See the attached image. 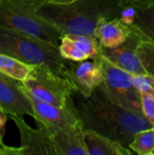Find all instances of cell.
Returning a JSON list of instances; mask_svg holds the SVG:
<instances>
[{
  "mask_svg": "<svg viewBox=\"0 0 154 155\" xmlns=\"http://www.w3.org/2000/svg\"><path fill=\"white\" fill-rule=\"evenodd\" d=\"M84 140L89 155H132L134 153L120 142L93 130L84 131Z\"/></svg>",
  "mask_w": 154,
  "mask_h": 155,
  "instance_id": "15",
  "label": "cell"
},
{
  "mask_svg": "<svg viewBox=\"0 0 154 155\" xmlns=\"http://www.w3.org/2000/svg\"><path fill=\"white\" fill-rule=\"evenodd\" d=\"M118 17L130 27L133 25L136 17V9L130 5H121Z\"/></svg>",
  "mask_w": 154,
  "mask_h": 155,
  "instance_id": "21",
  "label": "cell"
},
{
  "mask_svg": "<svg viewBox=\"0 0 154 155\" xmlns=\"http://www.w3.org/2000/svg\"><path fill=\"white\" fill-rule=\"evenodd\" d=\"M0 104L5 112L19 116L35 117L34 108L26 96L22 83L0 72Z\"/></svg>",
  "mask_w": 154,
  "mask_h": 155,
  "instance_id": "11",
  "label": "cell"
},
{
  "mask_svg": "<svg viewBox=\"0 0 154 155\" xmlns=\"http://www.w3.org/2000/svg\"><path fill=\"white\" fill-rule=\"evenodd\" d=\"M64 76L72 83L75 92L85 98L90 96L104 81L103 69L99 55L80 62L71 61Z\"/></svg>",
  "mask_w": 154,
  "mask_h": 155,
  "instance_id": "7",
  "label": "cell"
},
{
  "mask_svg": "<svg viewBox=\"0 0 154 155\" xmlns=\"http://www.w3.org/2000/svg\"><path fill=\"white\" fill-rule=\"evenodd\" d=\"M137 53L147 74L154 79V42L140 37Z\"/></svg>",
  "mask_w": 154,
  "mask_h": 155,
  "instance_id": "19",
  "label": "cell"
},
{
  "mask_svg": "<svg viewBox=\"0 0 154 155\" xmlns=\"http://www.w3.org/2000/svg\"><path fill=\"white\" fill-rule=\"evenodd\" d=\"M120 0H75L73 3L41 4L36 12L64 34L93 35L102 18L118 17Z\"/></svg>",
  "mask_w": 154,
  "mask_h": 155,
  "instance_id": "2",
  "label": "cell"
},
{
  "mask_svg": "<svg viewBox=\"0 0 154 155\" xmlns=\"http://www.w3.org/2000/svg\"><path fill=\"white\" fill-rule=\"evenodd\" d=\"M144 1H148V0H120V3L121 5H134Z\"/></svg>",
  "mask_w": 154,
  "mask_h": 155,
  "instance_id": "25",
  "label": "cell"
},
{
  "mask_svg": "<svg viewBox=\"0 0 154 155\" xmlns=\"http://www.w3.org/2000/svg\"><path fill=\"white\" fill-rule=\"evenodd\" d=\"M40 5L44 3H48V4H62V5H66L73 3L75 0H36Z\"/></svg>",
  "mask_w": 154,
  "mask_h": 155,
  "instance_id": "24",
  "label": "cell"
},
{
  "mask_svg": "<svg viewBox=\"0 0 154 155\" xmlns=\"http://www.w3.org/2000/svg\"><path fill=\"white\" fill-rule=\"evenodd\" d=\"M8 116L14 121L20 133L21 155H56L52 140L41 124L35 123L37 129H33L25 122L23 116L16 114Z\"/></svg>",
  "mask_w": 154,
  "mask_h": 155,
  "instance_id": "9",
  "label": "cell"
},
{
  "mask_svg": "<svg viewBox=\"0 0 154 155\" xmlns=\"http://www.w3.org/2000/svg\"><path fill=\"white\" fill-rule=\"evenodd\" d=\"M99 58L103 69V86L109 96L123 107L142 113V98L137 89L133 75L113 64L101 53Z\"/></svg>",
  "mask_w": 154,
  "mask_h": 155,
  "instance_id": "6",
  "label": "cell"
},
{
  "mask_svg": "<svg viewBox=\"0 0 154 155\" xmlns=\"http://www.w3.org/2000/svg\"><path fill=\"white\" fill-rule=\"evenodd\" d=\"M77 110L84 131H95L120 142L126 148L136 133L152 127L143 114L114 102L102 84L90 96H82Z\"/></svg>",
  "mask_w": 154,
  "mask_h": 155,
  "instance_id": "1",
  "label": "cell"
},
{
  "mask_svg": "<svg viewBox=\"0 0 154 155\" xmlns=\"http://www.w3.org/2000/svg\"><path fill=\"white\" fill-rule=\"evenodd\" d=\"M24 91L34 108L35 114L34 119H39L48 124L60 128H68L82 123L77 107L74 106L73 102L65 106H57L39 100L29 94L25 88Z\"/></svg>",
  "mask_w": 154,
  "mask_h": 155,
  "instance_id": "10",
  "label": "cell"
},
{
  "mask_svg": "<svg viewBox=\"0 0 154 155\" xmlns=\"http://www.w3.org/2000/svg\"><path fill=\"white\" fill-rule=\"evenodd\" d=\"M36 0H0V25L60 45L63 33L36 10Z\"/></svg>",
  "mask_w": 154,
  "mask_h": 155,
  "instance_id": "4",
  "label": "cell"
},
{
  "mask_svg": "<svg viewBox=\"0 0 154 155\" xmlns=\"http://www.w3.org/2000/svg\"><path fill=\"white\" fill-rule=\"evenodd\" d=\"M130 5L136 9V17L133 25L131 26L132 30L141 38L154 42V0Z\"/></svg>",
  "mask_w": 154,
  "mask_h": 155,
  "instance_id": "16",
  "label": "cell"
},
{
  "mask_svg": "<svg viewBox=\"0 0 154 155\" xmlns=\"http://www.w3.org/2000/svg\"><path fill=\"white\" fill-rule=\"evenodd\" d=\"M7 114L4 111H0V134L3 135L5 132V124L7 121Z\"/></svg>",
  "mask_w": 154,
  "mask_h": 155,
  "instance_id": "23",
  "label": "cell"
},
{
  "mask_svg": "<svg viewBox=\"0 0 154 155\" xmlns=\"http://www.w3.org/2000/svg\"><path fill=\"white\" fill-rule=\"evenodd\" d=\"M0 154L1 155H21L20 147H9L5 144L0 145Z\"/></svg>",
  "mask_w": 154,
  "mask_h": 155,
  "instance_id": "22",
  "label": "cell"
},
{
  "mask_svg": "<svg viewBox=\"0 0 154 155\" xmlns=\"http://www.w3.org/2000/svg\"><path fill=\"white\" fill-rule=\"evenodd\" d=\"M140 37L133 31L131 36L121 45L113 48L101 46V54L118 67L133 75L146 74L143 63L137 53Z\"/></svg>",
  "mask_w": 154,
  "mask_h": 155,
  "instance_id": "12",
  "label": "cell"
},
{
  "mask_svg": "<svg viewBox=\"0 0 154 155\" xmlns=\"http://www.w3.org/2000/svg\"><path fill=\"white\" fill-rule=\"evenodd\" d=\"M129 149L134 153L140 155H151L154 153V126L142 130L133 135L130 143Z\"/></svg>",
  "mask_w": 154,
  "mask_h": 155,
  "instance_id": "18",
  "label": "cell"
},
{
  "mask_svg": "<svg viewBox=\"0 0 154 155\" xmlns=\"http://www.w3.org/2000/svg\"><path fill=\"white\" fill-rule=\"evenodd\" d=\"M0 53L30 64H46L64 75L71 61L64 58L59 46L0 25Z\"/></svg>",
  "mask_w": 154,
  "mask_h": 155,
  "instance_id": "3",
  "label": "cell"
},
{
  "mask_svg": "<svg viewBox=\"0 0 154 155\" xmlns=\"http://www.w3.org/2000/svg\"><path fill=\"white\" fill-rule=\"evenodd\" d=\"M0 111H4V112H5V110H4V108H3V106L1 105V104H0Z\"/></svg>",
  "mask_w": 154,
  "mask_h": 155,
  "instance_id": "26",
  "label": "cell"
},
{
  "mask_svg": "<svg viewBox=\"0 0 154 155\" xmlns=\"http://www.w3.org/2000/svg\"><path fill=\"white\" fill-rule=\"evenodd\" d=\"M132 32V28L119 17L102 18L97 22L93 35L102 47L113 48L123 45L131 36Z\"/></svg>",
  "mask_w": 154,
  "mask_h": 155,
  "instance_id": "14",
  "label": "cell"
},
{
  "mask_svg": "<svg viewBox=\"0 0 154 155\" xmlns=\"http://www.w3.org/2000/svg\"><path fill=\"white\" fill-rule=\"evenodd\" d=\"M61 55L73 62H80L97 57L101 53V45L93 35L64 34L59 45Z\"/></svg>",
  "mask_w": 154,
  "mask_h": 155,
  "instance_id": "13",
  "label": "cell"
},
{
  "mask_svg": "<svg viewBox=\"0 0 154 155\" xmlns=\"http://www.w3.org/2000/svg\"><path fill=\"white\" fill-rule=\"evenodd\" d=\"M22 84L34 97L57 106H65L73 102L72 95L76 93L66 77L55 73L46 64L35 65Z\"/></svg>",
  "mask_w": 154,
  "mask_h": 155,
  "instance_id": "5",
  "label": "cell"
},
{
  "mask_svg": "<svg viewBox=\"0 0 154 155\" xmlns=\"http://www.w3.org/2000/svg\"><path fill=\"white\" fill-rule=\"evenodd\" d=\"M34 121L41 124L47 131L56 155H89L82 123L72 127L60 128L48 124L39 119H34Z\"/></svg>",
  "mask_w": 154,
  "mask_h": 155,
  "instance_id": "8",
  "label": "cell"
},
{
  "mask_svg": "<svg viewBox=\"0 0 154 155\" xmlns=\"http://www.w3.org/2000/svg\"><path fill=\"white\" fill-rule=\"evenodd\" d=\"M142 112L146 119L154 126V92L141 93Z\"/></svg>",
  "mask_w": 154,
  "mask_h": 155,
  "instance_id": "20",
  "label": "cell"
},
{
  "mask_svg": "<svg viewBox=\"0 0 154 155\" xmlns=\"http://www.w3.org/2000/svg\"><path fill=\"white\" fill-rule=\"evenodd\" d=\"M34 67V64H26L13 56L0 53V72L18 82H25Z\"/></svg>",
  "mask_w": 154,
  "mask_h": 155,
  "instance_id": "17",
  "label": "cell"
}]
</instances>
